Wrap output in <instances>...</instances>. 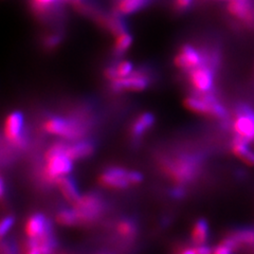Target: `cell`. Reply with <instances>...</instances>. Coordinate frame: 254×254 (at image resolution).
Listing matches in <instances>:
<instances>
[{
	"instance_id": "cell-1",
	"label": "cell",
	"mask_w": 254,
	"mask_h": 254,
	"mask_svg": "<svg viewBox=\"0 0 254 254\" xmlns=\"http://www.w3.org/2000/svg\"><path fill=\"white\" fill-rule=\"evenodd\" d=\"M200 169L201 160L195 155H179L162 162V170L166 176L180 187L194 181Z\"/></svg>"
},
{
	"instance_id": "cell-2",
	"label": "cell",
	"mask_w": 254,
	"mask_h": 254,
	"mask_svg": "<svg viewBox=\"0 0 254 254\" xmlns=\"http://www.w3.org/2000/svg\"><path fill=\"white\" fill-rule=\"evenodd\" d=\"M66 146L67 143L58 142L46 150L43 179L48 184L55 185L59 178L68 176L73 169V161L66 155Z\"/></svg>"
},
{
	"instance_id": "cell-3",
	"label": "cell",
	"mask_w": 254,
	"mask_h": 254,
	"mask_svg": "<svg viewBox=\"0 0 254 254\" xmlns=\"http://www.w3.org/2000/svg\"><path fill=\"white\" fill-rule=\"evenodd\" d=\"M184 103L187 109L198 115L215 118L217 120H227L229 117L226 107L212 92L196 93L188 97Z\"/></svg>"
},
{
	"instance_id": "cell-4",
	"label": "cell",
	"mask_w": 254,
	"mask_h": 254,
	"mask_svg": "<svg viewBox=\"0 0 254 254\" xmlns=\"http://www.w3.org/2000/svg\"><path fill=\"white\" fill-rule=\"evenodd\" d=\"M45 132L65 138L67 140H79L85 132V125L76 119H69L64 117H50L45 120L43 124Z\"/></svg>"
},
{
	"instance_id": "cell-5",
	"label": "cell",
	"mask_w": 254,
	"mask_h": 254,
	"mask_svg": "<svg viewBox=\"0 0 254 254\" xmlns=\"http://www.w3.org/2000/svg\"><path fill=\"white\" fill-rule=\"evenodd\" d=\"M143 181L140 172L127 171L122 168H110L99 176V182L105 188L124 190L130 186H137Z\"/></svg>"
},
{
	"instance_id": "cell-6",
	"label": "cell",
	"mask_w": 254,
	"mask_h": 254,
	"mask_svg": "<svg viewBox=\"0 0 254 254\" xmlns=\"http://www.w3.org/2000/svg\"><path fill=\"white\" fill-rule=\"evenodd\" d=\"M72 208L75 211L78 226L87 225L91 224L102 215L104 203L101 196L89 193L81 196L79 200L72 205Z\"/></svg>"
},
{
	"instance_id": "cell-7",
	"label": "cell",
	"mask_w": 254,
	"mask_h": 254,
	"mask_svg": "<svg viewBox=\"0 0 254 254\" xmlns=\"http://www.w3.org/2000/svg\"><path fill=\"white\" fill-rule=\"evenodd\" d=\"M234 137L246 142H254V109L249 105H238L232 119Z\"/></svg>"
},
{
	"instance_id": "cell-8",
	"label": "cell",
	"mask_w": 254,
	"mask_h": 254,
	"mask_svg": "<svg viewBox=\"0 0 254 254\" xmlns=\"http://www.w3.org/2000/svg\"><path fill=\"white\" fill-rule=\"evenodd\" d=\"M174 63L177 68L188 71V72L206 63H213L217 66V64L213 59V54H205L192 45L182 46L178 54L175 57Z\"/></svg>"
},
{
	"instance_id": "cell-9",
	"label": "cell",
	"mask_w": 254,
	"mask_h": 254,
	"mask_svg": "<svg viewBox=\"0 0 254 254\" xmlns=\"http://www.w3.org/2000/svg\"><path fill=\"white\" fill-rule=\"evenodd\" d=\"M215 67L213 63H206L190 71L189 81L196 93L212 92L215 82Z\"/></svg>"
},
{
	"instance_id": "cell-10",
	"label": "cell",
	"mask_w": 254,
	"mask_h": 254,
	"mask_svg": "<svg viewBox=\"0 0 254 254\" xmlns=\"http://www.w3.org/2000/svg\"><path fill=\"white\" fill-rule=\"evenodd\" d=\"M23 125H25V119L19 111H13L4 121L3 136L10 145L15 148H21L26 144Z\"/></svg>"
},
{
	"instance_id": "cell-11",
	"label": "cell",
	"mask_w": 254,
	"mask_h": 254,
	"mask_svg": "<svg viewBox=\"0 0 254 254\" xmlns=\"http://www.w3.org/2000/svg\"><path fill=\"white\" fill-rule=\"evenodd\" d=\"M148 85L149 77L144 72L137 71V72H132L128 76L111 81V89L115 92L142 91L146 89Z\"/></svg>"
},
{
	"instance_id": "cell-12",
	"label": "cell",
	"mask_w": 254,
	"mask_h": 254,
	"mask_svg": "<svg viewBox=\"0 0 254 254\" xmlns=\"http://www.w3.org/2000/svg\"><path fill=\"white\" fill-rule=\"evenodd\" d=\"M235 251L242 248L254 249V228L237 229L230 232L224 240Z\"/></svg>"
},
{
	"instance_id": "cell-13",
	"label": "cell",
	"mask_w": 254,
	"mask_h": 254,
	"mask_svg": "<svg viewBox=\"0 0 254 254\" xmlns=\"http://www.w3.org/2000/svg\"><path fill=\"white\" fill-rule=\"evenodd\" d=\"M25 232L29 240H37L51 232V222L41 213L33 214L26 222Z\"/></svg>"
},
{
	"instance_id": "cell-14",
	"label": "cell",
	"mask_w": 254,
	"mask_h": 254,
	"mask_svg": "<svg viewBox=\"0 0 254 254\" xmlns=\"http://www.w3.org/2000/svg\"><path fill=\"white\" fill-rule=\"evenodd\" d=\"M231 152L246 165L254 166V149L251 147V143L234 137L231 142Z\"/></svg>"
},
{
	"instance_id": "cell-15",
	"label": "cell",
	"mask_w": 254,
	"mask_h": 254,
	"mask_svg": "<svg viewBox=\"0 0 254 254\" xmlns=\"http://www.w3.org/2000/svg\"><path fill=\"white\" fill-rule=\"evenodd\" d=\"M55 186H58L61 193L68 203L70 204H75L79 198H81V194H79V190L76 187L75 181L68 176H64L58 179Z\"/></svg>"
},
{
	"instance_id": "cell-16",
	"label": "cell",
	"mask_w": 254,
	"mask_h": 254,
	"mask_svg": "<svg viewBox=\"0 0 254 254\" xmlns=\"http://www.w3.org/2000/svg\"><path fill=\"white\" fill-rule=\"evenodd\" d=\"M93 153V144L89 141L77 140L71 144H67L66 146V155L72 161L82 160L87 157H89Z\"/></svg>"
},
{
	"instance_id": "cell-17",
	"label": "cell",
	"mask_w": 254,
	"mask_h": 254,
	"mask_svg": "<svg viewBox=\"0 0 254 254\" xmlns=\"http://www.w3.org/2000/svg\"><path fill=\"white\" fill-rule=\"evenodd\" d=\"M155 123V118L152 114L144 113L140 115L136 120L133 121L130 127V134L134 139H138L142 137L150 127Z\"/></svg>"
},
{
	"instance_id": "cell-18",
	"label": "cell",
	"mask_w": 254,
	"mask_h": 254,
	"mask_svg": "<svg viewBox=\"0 0 254 254\" xmlns=\"http://www.w3.org/2000/svg\"><path fill=\"white\" fill-rule=\"evenodd\" d=\"M133 72V66L130 62H121L118 64L116 67H110L105 71V76L110 79V81H115L117 78H121L128 76Z\"/></svg>"
},
{
	"instance_id": "cell-19",
	"label": "cell",
	"mask_w": 254,
	"mask_h": 254,
	"mask_svg": "<svg viewBox=\"0 0 254 254\" xmlns=\"http://www.w3.org/2000/svg\"><path fill=\"white\" fill-rule=\"evenodd\" d=\"M192 242L195 246L204 245L209 237V225L206 220L199 219L195 222L192 230Z\"/></svg>"
},
{
	"instance_id": "cell-20",
	"label": "cell",
	"mask_w": 254,
	"mask_h": 254,
	"mask_svg": "<svg viewBox=\"0 0 254 254\" xmlns=\"http://www.w3.org/2000/svg\"><path fill=\"white\" fill-rule=\"evenodd\" d=\"M58 224L64 227H73L78 226L77 217L73 208L71 209H63L57 214Z\"/></svg>"
},
{
	"instance_id": "cell-21",
	"label": "cell",
	"mask_w": 254,
	"mask_h": 254,
	"mask_svg": "<svg viewBox=\"0 0 254 254\" xmlns=\"http://www.w3.org/2000/svg\"><path fill=\"white\" fill-rule=\"evenodd\" d=\"M116 229L119 236L125 238V240L133 238L134 235H136V225H134L133 221L128 219H123L119 221Z\"/></svg>"
},
{
	"instance_id": "cell-22",
	"label": "cell",
	"mask_w": 254,
	"mask_h": 254,
	"mask_svg": "<svg viewBox=\"0 0 254 254\" xmlns=\"http://www.w3.org/2000/svg\"><path fill=\"white\" fill-rule=\"evenodd\" d=\"M132 44V36L127 33V32H123V33L117 35L116 43H115V52L118 55H121L124 52L129 49Z\"/></svg>"
},
{
	"instance_id": "cell-23",
	"label": "cell",
	"mask_w": 254,
	"mask_h": 254,
	"mask_svg": "<svg viewBox=\"0 0 254 254\" xmlns=\"http://www.w3.org/2000/svg\"><path fill=\"white\" fill-rule=\"evenodd\" d=\"M146 0H120L118 10L121 14H131L145 4Z\"/></svg>"
},
{
	"instance_id": "cell-24",
	"label": "cell",
	"mask_w": 254,
	"mask_h": 254,
	"mask_svg": "<svg viewBox=\"0 0 254 254\" xmlns=\"http://www.w3.org/2000/svg\"><path fill=\"white\" fill-rule=\"evenodd\" d=\"M32 1H33L34 9L39 12H45L58 2H63L62 0H32Z\"/></svg>"
},
{
	"instance_id": "cell-25",
	"label": "cell",
	"mask_w": 254,
	"mask_h": 254,
	"mask_svg": "<svg viewBox=\"0 0 254 254\" xmlns=\"http://www.w3.org/2000/svg\"><path fill=\"white\" fill-rule=\"evenodd\" d=\"M14 225V218L11 216H6L1 220V225H0V234L1 237H4Z\"/></svg>"
},
{
	"instance_id": "cell-26",
	"label": "cell",
	"mask_w": 254,
	"mask_h": 254,
	"mask_svg": "<svg viewBox=\"0 0 254 254\" xmlns=\"http://www.w3.org/2000/svg\"><path fill=\"white\" fill-rule=\"evenodd\" d=\"M62 42V37L59 34L49 35L45 38L44 45L48 48V49H53V48L58 47Z\"/></svg>"
},
{
	"instance_id": "cell-27",
	"label": "cell",
	"mask_w": 254,
	"mask_h": 254,
	"mask_svg": "<svg viewBox=\"0 0 254 254\" xmlns=\"http://www.w3.org/2000/svg\"><path fill=\"white\" fill-rule=\"evenodd\" d=\"M234 252L235 250L232 247H230L224 241H221V243L216 246L215 249H213V254H234Z\"/></svg>"
},
{
	"instance_id": "cell-28",
	"label": "cell",
	"mask_w": 254,
	"mask_h": 254,
	"mask_svg": "<svg viewBox=\"0 0 254 254\" xmlns=\"http://www.w3.org/2000/svg\"><path fill=\"white\" fill-rule=\"evenodd\" d=\"M1 254H15V252L10 245H7L3 242L1 245Z\"/></svg>"
},
{
	"instance_id": "cell-29",
	"label": "cell",
	"mask_w": 254,
	"mask_h": 254,
	"mask_svg": "<svg viewBox=\"0 0 254 254\" xmlns=\"http://www.w3.org/2000/svg\"><path fill=\"white\" fill-rule=\"evenodd\" d=\"M179 254H197L196 252V248H186L184 250H181V252Z\"/></svg>"
},
{
	"instance_id": "cell-30",
	"label": "cell",
	"mask_w": 254,
	"mask_h": 254,
	"mask_svg": "<svg viewBox=\"0 0 254 254\" xmlns=\"http://www.w3.org/2000/svg\"><path fill=\"white\" fill-rule=\"evenodd\" d=\"M4 196V181L1 179V197Z\"/></svg>"
},
{
	"instance_id": "cell-31",
	"label": "cell",
	"mask_w": 254,
	"mask_h": 254,
	"mask_svg": "<svg viewBox=\"0 0 254 254\" xmlns=\"http://www.w3.org/2000/svg\"><path fill=\"white\" fill-rule=\"evenodd\" d=\"M228 1H229V0H228Z\"/></svg>"
}]
</instances>
